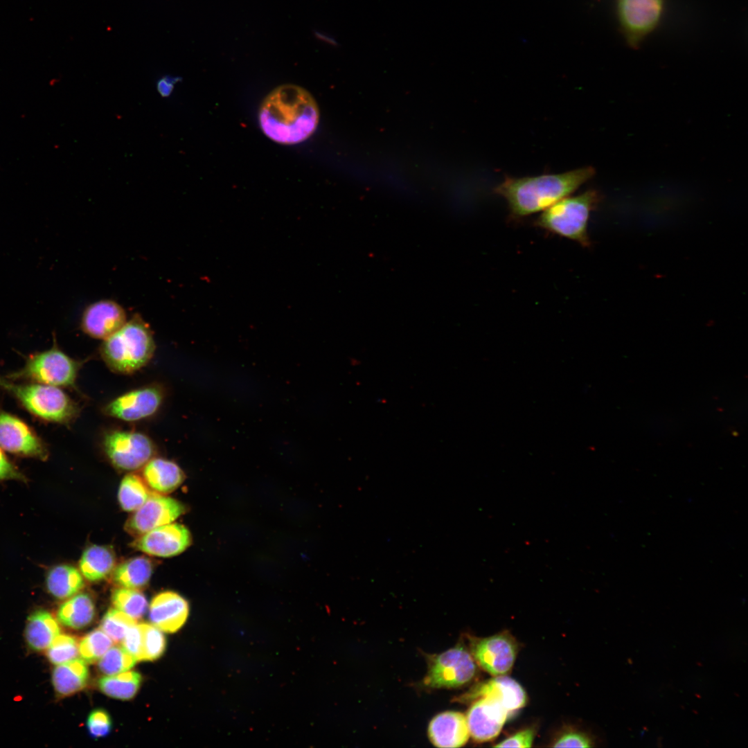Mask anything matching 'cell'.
<instances>
[{
	"mask_svg": "<svg viewBox=\"0 0 748 748\" xmlns=\"http://www.w3.org/2000/svg\"><path fill=\"white\" fill-rule=\"evenodd\" d=\"M319 120L313 96L303 87L285 84L272 90L262 101L259 122L265 134L280 144H296L310 137Z\"/></svg>",
	"mask_w": 748,
	"mask_h": 748,
	"instance_id": "6da1fadb",
	"label": "cell"
},
{
	"mask_svg": "<svg viewBox=\"0 0 748 748\" xmlns=\"http://www.w3.org/2000/svg\"><path fill=\"white\" fill-rule=\"evenodd\" d=\"M594 174V168L585 167L560 174L507 177L495 193L506 200L514 218L522 217L544 211L569 196Z\"/></svg>",
	"mask_w": 748,
	"mask_h": 748,
	"instance_id": "7a4b0ae2",
	"label": "cell"
},
{
	"mask_svg": "<svg viewBox=\"0 0 748 748\" xmlns=\"http://www.w3.org/2000/svg\"><path fill=\"white\" fill-rule=\"evenodd\" d=\"M155 343L148 324L134 315L116 332L103 340L101 357L113 371L130 374L144 366L152 358Z\"/></svg>",
	"mask_w": 748,
	"mask_h": 748,
	"instance_id": "3957f363",
	"label": "cell"
},
{
	"mask_svg": "<svg viewBox=\"0 0 748 748\" xmlns=\"http://www.w3.org/2000/svg\"><path fill=\"white\" fill-rule=\"evenodd\" d=\"M0 388L38 419L69 425L80 414L79 405L60 387L39 383H15L0 375Z\"/></svg>",
	"mask_w": 748,
	"mask_h": 748,
	"instance_id": "277c9868",
	"label": "cell"
},
{
	"mask_svg": "<svg viewBox=\"0 0 748 748\" xmlns=\"http://www.w3.org/2000/svg\"><path fill=\"white\" fill-rule=\"evenodd\" d=\"M600 199V195L595 190L566 197L544 210L535 224L547 231L587 247L591 244L587 233L588 220Z\"/></svg>",
	"mask_w": 748,
	"mask_h": 748,
	"instance_id": "5b68a950",
	"label": "cell"
},
{
	"mask_svg": "<svg viewBox=\"0 0 748 748\" xmlns=\"http://www.w3.org/2000/svg\"><path fill=\"white\" fill-rule=\"evenodd\" d=\"M82 362L59 348L55 337L53 346L29 355L23 367L6 377L11 381H24L57 387H74Z\"/></svg>",
	"mask_w": 748,
	"mask_h": 748,
	"instance_id": "8992f818",
	"label": "cell"
},
{
	"mask_svg": "<svg viewBox=\"0 0 748 748\" xmlns=\"http://www.w3.org/2000/svg\"><path fill=\"white\" fill-rule=\"evenodd\" d=\"M665 0H616L621 33L626 44L637 48L659 26Z\"/></svg>",
	"mask_w": 748,
	"mask_h": 748,
	"instance_id": "52a82bcc",
	"label": "cell"
},
{
	"mask_svg": "<svg viewBox=\"0 0 748 748\" xmlns=\"http://www.w3.org/2000/svg\"><path fill=\"white\" fill-rule=\"evenodd\" d=\"M102 443L111 463L123 470H135L143 467L155 451L152 440L145 434L136 431H107Z\"/></svg>",
	"mask_w": 748,
	"mask_h": 748,
	"instance_id": "ba28073f",
	"label": "cell"
},
{
	"mask_svg": "<svg viewBox=\"0 0 748 748\" xmlns=\"http://www.w3.org/2000/svg\"><path fill=\"white\" fill-rule=\"evenodd\" d=\"M477 663L464 648L457 646L431 661L425 684L433 688H456L470 682L477 673Z\"/></svg>",
	"mask_w": 748,
	"mask_h": 748,
	"instance_id": "9c48e42d",
	"label": "cell"
},
{
	"mask_svg": "<svg viewBox=\"0 0 748 748\" xmlns=\"http://www.w3.org/2000/svg\"><path fill=\"white\" fill-rule=\"evenodd\" d=\"M0 447L15 455L45 460L48 450L35 430L18 416L0 409Z\"/></svg>",
	"mask_w": 748,
	"mask_h": 748,
	"instance_id": "30bf717a",
	"label": "cell"
},
{
	"mask_svg": "<svg viewBox=\"0 0 748 748\" xmlns=\"http://www.w3.org/2000/svg\"><path fill=\"white\" fill-rule=\"evenodd\" d=\"M163 400V391L150 385L128 391L107 403L102 409L107 416L135 422L154 414Z\"/></svg>",
	"mask_w": 748,
	"mask_h": 748,
	"instance_id": "8fae6325",
	"label": "cell"
},
{
	"mask_svg": "<svg viewBox=\"0 0 748 748\" xmlns=\"http://www.w3.org/2000/svg\"><path fill=\"white\" fill-rule=\"evenodd\" d=\"M185 511V506L179 501L151 493L147 501L129 517L125 528L130 534L139 537L158 526L173 522Z\"/></svg>",
	"mask_w": 748,
	"mask_h": 748,
	"instance_id": "7c38bea8",
	"label": "cell"
},
{
	"mask_svg": "<svg viewBox=\"0 0 748 748\" xmlns=\"http://www.w3.org/2000/svg\"><path fill=\"white\" fill-rule=\"evenodd\" d=\"M517 652L515 639L508 633L474 639L472 655L484 670L493 676L506 675L512 669Z\"/></svg>",
	"mask_w": 748,
	"mask_h": 748,
	"instance_id": "4fadbf2b",
	"label": "cell"
},
{
	"mask_svg": "<svg viewBox=\"0 0 748 748\" xmlns=\"http://www.w3.org/2000/svg\"><path fill=\"white\" fill-rule=\"evenodd\" d=\"M190 543L191 535L188 528L182 524L172 522L139 536L132 545L148 555L168 558L182 553Z\"/></svg>",
	"mask_w": 748,
	"mask_h": 748,
	"instance_id": "5bb4252c",
	"label": "cell"
},
{
	"mask_svg": "<svg viewBox=\"0 0 748 748\" xmlns=\"http://www.w3.org/2000/svg\"><path fill=\"white\" fill-rule=\"evenodd\" d=\"M466 714L470 736L477 742H486L495 738L510 716L497 701L488 697L477 698Z\"/></svg>",
	"mask_w": 748,
	"mask_h": 748,
	"instance_id": "9a60e30c",
	"label": "cell"
},
{
	"mask_svg": "<svg viewBox=\"0 0 748 748\" xmlns=\"http://www.w3.org/2000/svg\"><path fill=\"white\" fill-rule=\"evenodd\" d=\"M127 321L125 310L112 300L98 301L84 310L80 327L89 336L105 339L119 330Z\"/></svg>",
	"mask_w": 748,
	"mask_h": 748,
	"instance_id": "2e32d148",
	"label": "cell"
},
{
	"mask_svg": "<svg viewBox=\"0 0 748 748\" xmlns=\"http://www.w3.org/2000/svg\"><path fill=\"white\" fill-rule=\"evenodd\" d=\"M189 614L188 601L173 591L157 594L149 607L151 623L165 632L179 630L186 621Z\"/></svg>",
	"mask_w": 748,
	"mask_h": 748,
	"instance_id": "e0dca14e",
	"label": "cell"
},
{
	"mask_svg": "<svg viewBox=\"0 0 748 748\" xmlns=\"http://www.w3.org/2000/svg\"><path fill=\"white\" fill-rule=\"evenodd\" d=\"M481 697H490L500 703L510 715L525 706L526 692L515 679L499 675L477 685L468 693L467 698L477 699Z\"/></svg>",
	"mask_w": 748,
	"mask_h": 748,
	"instance_id": "ac0fdd59",
	"label": "cell"
},
{
	"mask_svg": "<svg viewBox=\"0 0 748 748\" xmlns=\"http://www.w3.org/2000/svg\"><path fill=\"white\" fill-rule=\"evenodd\" d=\"M428 733L438 747H460L470 738L466 717L458 711H445L435 716L429 723Z\"/></svg>",
	"mask_w": 748,
	"mask_h": 748,
	"instance_id": "d6986e66",
	"label": "cell"
},
{
	"mask_svg": "<svg viewBox=\"0 0 748 748\" xmlns=\"http://www.w3.org/2000/svg\"><path fill=\"white\" fill-rule=\"evenodd\" d=\"M143 478L148 486L161 494L176 490L184 481L185 474L173 461L152 458L143 466Z\"/></svg>",
	"mask_w": 748,
	"mask_h": 748,
	"instance_id": "ffe728a7",
	"label": "cell"
},
{
	"mask_svg": "<svg viewBox=\"0 0 748 748\" xmlns=\"http://www.w3.org/2000/svg\"><path fill=\"white\" fill-rule=\"evenodd\" d=\"M53 688L60 697L72 695L84 689L89 682V670L82 659H74L55 665L51 675Z\"/></svg>",
	"mask_w": 748,
	"mask_h": 748,
	"instance_id": "44dd1931",
	"label": "cell"
},
{
	"mask_svg": "<svg viewBox=\"0 0 748 748\" xmlns=\"http://www.w3.org/2000/svg\"><path fill=\"white\" fill-rule=\"evenodd\" d=\"M60 632L57 619L48 611L38 609L28 616L24 635L28 647L40 652L46 650Z\"/></svg>",
	"mask_w": 748,
	"mask_h": 748,
	"instance_id": "7402d4cb",
	"label": "cell"
},
{
	"mask_svg": "<svg viewBox=\"0 0 748 748\" xmlns=\"http://www.w3.org/2000/svg\"><path fill=\"white\" fill-rule=\"evenodd\" d=\"M95 616V603L87 593L76 594L67 598L57 612V620L62 625L74 630L86 627L93 622Z\"/></svg>",
	"mask_w": 748,
	"mask_h": 748,
	"instance_id": "603a6c76",
	"label": "cell"
},
{
	"mask_svg": "<svg viewBox=\"0 0 748 748\" xmlns=\"http://www.w3.org/2000/svg\"><path fill=\"white\" fill-rule=\"evenodd\" d=\"M116 557L112 549L107 546L92 545L83 552L79 569L90 582H99L107 578L113 571Z\"/></svg>",
	"mask_w": 748,
	"mask_h": 748,
	"instance_id": "cb8c5ba5",
	"label": "cell"
},
{
	"mask_svg": "<svg viewBox=\"0 0 748 748\" xmlns=\"http://www.w3.org/2000/svg\"><path fill=\"white\" fill-rule=\"evenodd\" d=\"M152 571L153 563L148 558L135 557L115 567L112 580L118 587L139 589L148 585Z\"/></svg>",
	"mask_w": 748,
	"mask_h": 748,
	"instance_id": "d4e9b609",
	"label": "cell"
},
{
	"mask_svg": "<svg viewBox=\"0 0 748 748\" xmlns=\"http://www.w3.org/2000/svg\"><path fill=\"white\" fill-rule=\"evenodd\" d=\"M46 589L57 599L69 598L78 593L84 586L81 572L69 564L53 567L47 573Z\"/></svg>",
	"mask_w": 748,
	"mask_h": 748,
	"instance_id": "484cf974",
	"label": "cell"
},
{
	"mask_svg": "<svg viewBox=\"0 0 748 748\" xmlns=\"http://www.w3.org/2000/svg\"><path fill=\"white\" fill-rule=\"evenodd\" d=\"M141 682L139 673L125 671L103 677L98 680L97 685L102 693L110 697L129 700L136 695Z\"/></svg>",
	"mask_w": 748,
	"mask_h": 748,
	"instance_id": "4316f807",
	"label": "cell"
},
{
	"mask_svg": "<svg viewBox=\"0 0 748 748\" xmlns=\"http://www.w3.org/2000/svg\"><path fill=\"white\" fill-rule=\"evenodd\" d=\"M150 491L139 476L130 473L122 479L118 492L121 508L126 511H135L148 499Z\"/></svg>",
	"mask_w": 748,
	"mask_h": 748,
	"instance_id": "83f0119b",
	"label": "cell"
},
{
	"mask_svg": "<svg viewBox=\"0 0 748 748\" xmlns=\"http://www.w3.org/2000/svg\"><path fill=\"white\" fill-rule=\"evenodd\" d=\"M111 600L115 608L133 618H141L148 609V600L139 589L118 587L112 591Z\"/></svg>",
	"mask_w": 748,
	"mask_h": 748,
	"instance_id": "f1b7e54d",
	"label": "cell"
},
{
	"mask_svg": "<svg viewBox=\"0 0 748 748\" xmlns=\"http://www.w3.org/2000/svg\"><path fill=\"white\" fill-rule=\"evenodd\" d=\"M112 640L100 628L86 634L79 642V653L89 664L98 661L112 646Z\"/></svg>",
	"mask_w": 748,
	"mask_h": 748,
	"instance_id": "f546056e",
	"label": "cell"
},
{
	"mask_svg": "<svg viewBox=\"0 0 748 748\" xmlns=\"http://www.w3.org/2000/svg\"><path fill=\"white\" fill-rule=\"evenodd\" d=\"M137 660L122 646L111 647L98 660V667L105 675H114L133 668Z\"/></svg>",
	"mask_w": 748,
	"mask_h": 748,
	"instance_id": "4dcf8cb0",
	"label": "cell"
},
{
	"mask_svg": "<svg viewBox=\"0 0 748 748\" xmlns=\"http://www.w3.org/2000/svg\"><path fill=\"white\" fill-rule=\"evenodd\" d=\"M136 621L116 608H110L103 616L100 628L116 643L122 641L128 629L136 623Z\"/></svg>",
	"mask_w": 748,
	"mask_h": 748,
	"instance_id": "1f68e13d",
	"label": "cell"
},
{
	"mask_svg": "<svg viewBox=\"0 0 748 748\" xmlns=\"http://www.w3.org/2000/svg\"><path fill=\"white\" fill-rule=\"evenodd\" d=\"M79 654V643L73 636L60 634L46 649L48 661L58 665L75 659Z\"/></svg>",
	"mask_w": 748,
	"mask_h": 748,
	"instance_id": "d6a6232c",
	"label": "cell"
},
{
	"mask_svg": "<svg viewBox=\"0 0 748 748\" xmlns=\"http://www.w3.org/2000/svg\"><path fill=\"white\" fill-rule=\"evenodd\" d=\"M143 644L141 661H154L164 653L166 640L160 629L154 625L141 623Z\"/></svg>",
	"mask_w": 748,
	"mask_h": 748,
	"instance_id": "836d02e7",
	"label": "cell"
},
{
	"mask_svg": "<svg viewBox=\"0 0 748 748\" xmlns=\"http://www.w3.org/2000/svg\"><path fill=\"white\" fill-rule=\"evenodd\" d=\"M87 727L91 737L94 738L105 737L112 730L111 717L104 709H95L88 716Z\"/></svg>",
	"mask_w": 748,
	"mask_h": 748,
	"instance_id": "e575fe53",
	"label": "cell"
},
{
	"mask_svg": "<svg viewBox=\"0 0 748 748\" xmlns=\"http://www.w3.org/2000/svg\"><path fill=\"white\" fill-rule=\"evenodd\" d=\"M143 632L141 623L131 626L122 640V647L137 661H141Z\"/></svg>",
	"mask_w": 748,
	"mask_h": 748,
	"instance_id": "d590c367",
	"label": "cell"
},
{
	"mask_svg": "<svg viewBox=\"0 0 748 748\" xmlns=\"http://www.w3.org/2000/svg\"><path fill=\"white\" fill-rule=\"evenodd\" d=\"M593 741L586 733L569 730L562 732L554 741L553 747H591Z\"/></svg>",
	"mask_w": 748,
	"mask_h": 748,
	"instance_id": "8d00e7d4",
	"label": "cell"
},
{
	"mask_svg": "<svg viewBox=\"0 0 748 748\" xmlns=\"http://www.w3.org/2000/svg\"><path fill=\"white\" fill-rule=\"evenodd\" d=\"M535 738V731L532 728L521 730L509 736L498 744L495 747H531Z\"/></svg>",
	"mask_w": 748,
	"mask_h": 748,
	"instance_id": "74e56055",
	"label": "cell"
},
{
	"mask_svg": "<svg viewBox=\"0 0 748 748\" xmlns=\"http://www.w3.org/2000/svg\"><path fill=\"white\" fill-rule=\"evenodd\" d=\"M24 480L25 477L10 461L0 447V480Z\"/></svg>",
	"mask_w": 748,
	"mask_h": 748,
	"instance_id": "f35d334b",
	"label": "cell"
},
{
	"mask_svg": "<svg viewBox=\"0 0 748 748\" xmlns=\"http://www.w3.org/2000/svg\"><path fill=\"white\" fill-rule=\"evenodd\" d=\"M177 77L163 76L157 82V89L163 97H168L172 93L174 85L179 81Z\"/></svg>",
	"mask_w": 748,
	"mask_h": 748,
	"instance_id": "ab89813d",
	"label": "cell"
}]
</instances>
